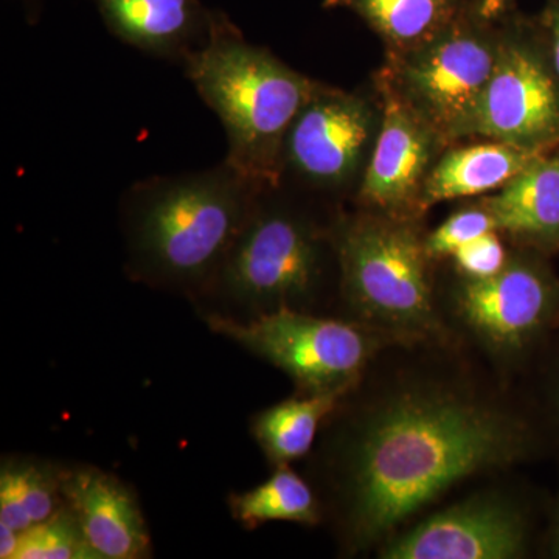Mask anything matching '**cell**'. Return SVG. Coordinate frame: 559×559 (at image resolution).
Listing matches in <instances>:
<instances>
[{
	"instance_id": "cb8c5ba5",
	"label": "cell",
	"mask_w": 559,
	"mask_h": 559,
	"mask_svg": "<svg viewBox=\"0 0 559 559\" xmlns=\"http://www.w3.org/2000/svg\"><path fill=\"white\" fill-rule=\"evenodd\" d=\"M510 250L502 240V234L491 230L463 245L447 261L450 270L462 277H491L506 266Z\"/></svg>"
},
{
	"instance_id": "d4e9b609",
	"label": "cell",
	"mask_w": 559,
	"mask_h": 559,
	"mask_svg": "<svg viewBox=\"0 0 559 559\" xmlns=\"http://www.w3.org/2000/svg\"><path fill=\"white\" fill-rule=\"evenodd\" d=\"M540 557L559 559V489L547 509V524L539 543Z\"/></svg>"
},
{
	"instance_id": "8992f818",
	"label": "cell",
	"mask_w": 559,
	"mask_h": 559,
	"mask_svg": "<svg viewBox=\"0 0 559 559\" xmlns=\"http://www.w3.org/2000/svg\"><path fill=\"white\" fill-rule=\"evenodd\" d=\"M439 308L452 340L518 384L558 330L559 277L544 253L513 246L491 277H439Z\"/></svg>"
},
{
	"instance_id": "5bb4252c",
	"label": "cell",
	"mask_w": 559,
	"mask_h": 559,
	"mask_svg": "<svg viewBox=\"0 0 559 559\" xmlns=\"http://www.w3.org/2000/svg\"><path fill=\"white\" fill-rule=\"evenodd\" d=\"M513 246L559 250V145L538 157L503 189L480 200Z\"/></svg>"
},
{
	"instance_id": "30bf717a",
	"label": "cell",
	"mask_w": 559,
	"mask_h": 559,
	"mask_svg": "<svg viewBox=\"0 0 559 559\" xmlns=\"http://www.w3.org/2000/svg\"><path fill=\"white\" fill-rule=\"evenodd\" d=\"M502 20L498 62L471 121L468 139L546 154L559 145V76L521 21Z\"/></svg>"
},
{
	"instance_id": "44dd1931",
	"label": "cell",
	"mask_w": 559,
	"mask_h": 559,
	"mask_svg": "<svg viewBox=\"0 0 559 559\" xmlns=\"http://www.w3.org/2000/svg\"><path fill=\"white\" fill-rule=\"evenodd\" d=\"M14 559H100L68 507L21 533Z\"/></svg>"
},
{
	"instance_id": "7a4b0ae2",
	"label": "cell",
	"mask_w": 559,
	"mask_h": 559,
	"mask_svg": "<svg viewBox=\"0 0 559 559\" xmlns=\"http://www.w3.org/2000/svg\"><path fill=\"white\" fill-rule=\"evenodd\" d=\"M260 193L227 162L139 182L124 201L132 274L165 288L205 293Z\"/></svg>"
},
{
	"instance_id": "ac0fdd59",
	"label": "cell",
	"mask_w": 559,
	"mask_h": 559,
	"mask_svg": "<svg viewBox=\"0 0 559 559\" xmlns=\"http://www.w3.org/2000/svg\"><path fill=\"white\" fill-rule=\"evenodd\" d=\"M341 399L337 395L296 393L259 412L250 429L267 462L275 468L310 455L323 425Z\"/></svg>"
},
{
	"instance_id": "484cf974",
	"label": "cell",
	"mask_w": 559,
	"mask_h": 559,
	"mask_svg": "<svg viewBox=\"0 0 559 559\" xmlns=\"http://www.w3.org/2000/svg\"><path fill=\"white\" fill-rule=\"evenodd\" d=\"M540 25L549 40L551 68L559 76V0H547L546 10L540 17Z\"/></svg>"
},
{
	"instance_id": "52a82bcc",
	"label": "cell",
	"mask_w": 559,
	"mask_h": 559,
	"mask_svg": "<svg viewBox=\"0 0 559 559\" xmlns=\"http://www.w3.org/2000/svg\"><path fill=\"white\" fill-rule=\"evenodd\" d=\"M502 20L489 21L469 0L447 31L417 49L388 55L377 90L399 98L448 146L468 139L471 121L498 62Z\"/></svg>"
},
{
	"instance_id": "6da1fadb",
	"label": "cell",
	"mask_w": 559,
	"mask_h": 559,
	"mask_svg": "<svg viewBox=\"0 0 559 559\" xmlns=\"http://www.w3.org/2000/svg\"><path fill=\"white\" fill-rule=\"evenodd\" d=\"M322 432L314 488L347 557L377 554L455 489L547 451L524 389L455 340L382 349Z\"/></svg>"
},
{
	"instance_id": "7402d4cb",
	"label": "cell",
	"mask_w": 559,
	"mask_h": 559,
	"mask_svg": "<svg viewBox=\"0 0 559 559\" xmlns=\"http://www.w3.org/2000/svg\"><path fill=\"white\" fill-rule=\"evenodd\" d=\"M528 378L535 380V385L524 390L525 395L535 412L546 450L554 451L559 459V326L525 380Z\"/></svg>"
},
{
	"instance_id": "8fae6325",
	"label": "cell",
	"mask_w": 559,
	"mask_h": 559,
	"mask_svg": "<svg viewBox=\"0 0 559 559\" xmlns=\"http://www.w3.org/2000/svg\"><path fill=\"white\" fill-rule=\"evenodd\" d=\"M380 124V100L319 83L286 134L283 173L316 189H347L362 176Z\"/></svg>"
},
{
	"instance_id": "603a6c76",
	"label": "cell",
	"mask_w": 559,
	"mask_h": 559,
	"mask_svg": "<svg viewBox=\"0 0 559 559\" xmlns=\"http://www.w3.org/2000/svg\"><path fill=\"white\" fill-rule=\"evenodd\" d=\"M498 230L496 221L481 202L457 210L439 227L426 234V246L437 263H443L466 242Z\"/></svg>"
},
{
	"instance_id": "3957f363",
	"label": "cell",
	"mask_w": 559,
	"mask_h": 559,
	"mask_svg": "<svg viewBox=\"0 0 559 559\" xmlns=\"http://www.w3.org/2000/svg\"><path fill=\"white\" fill-rule=\"evenodd\" d=\"M182 62L226 130L227 164L261 191L278 189L286 134L318 81L248 43L221 14H212L207 38Z\"/></svg>"
},
{
	"instance_id": "2e32d148",
	"label": "cell",
	"mask_w": 559,
	"mask_h": 559,
	"mask_svg": "<svg viewBox=\"0 0 559 559\" xmlns=\"http://www.w3.org/2000/svg\"><path fill=\"white\" fill-rule=\"evenodd\" d=\"M540 156L544 154L495 140L450 145L440 154L426 180L423 212L440 202L496 193Z\"/></svg>"
},
{
	"instance_id": "4fadbf2b",
	"label": "cell",
	"mask_w": 559,
	"mask_h": 559,
	"mask_svg": "<svg viewBox=\"0 0 559 559\" xmlns=\"http://www.w3.org/2000/svg\"><path fill=\"white\" fill-rule=\"evenodd\" d=\"M61 492L98 558L150 557L148 525L134 492L119 477L97 466L62 468Z\"/></svg>"
},
{
	"instance_id": "d6986e66",
	"label": "cell",
	"mask_w": 559,
	"mask_h": 559,
	"mask_svg": "<svg viewBox=\"0 0 559 559\" xmlns=\"http://www.w3.org/2000/svg\"><path fill=\"white\" fill-rule=\"evenodd\" d=\"M231 516L246 530L267 522H293L316 527L325 521L318 489L290 465L275 466L270 479L229 498Z\"/></svg>"
},
{
	"instance_id": "ffe728a7",
	"label": "cell",
	"mask_w": 559,
	"mask_h": 559,
	"mask_svg": "<svg viewBox=\"0 0 559 559\" xmlns=\"http://www.w3.org/2000/svg\"><path fill=\"white\" fill-rule=\"evenodd\" d=\"M61 466L32 459H9L0 468V525L25 532L66 506Z\"/></svg>"
},
{
	"instance_id": "e0dca14e",
	"label": "cell",
	"mask_w": 559,
	"mask_h": 559,
	"mask_svg": "<svg viewBox=\"0 0 559 559\" xmlns=\"http://www.w3.org/2000/svg\"><path fill=\"white\" fill-rule=\"evenodd\" d=\"M469 0H322L325 9L352 11L380 36L388 55L429 43L457 20Z\"/></svg>"
},
{
	"instance_id": "4316f807",
	"label": "cell",
	"mask_w": 559,
	"mask_h": 559,
	"mask_svg": "<svg viewBox=\"0 0 559 559\" xmlns=\"http://www.w3.org/2000/svg\"><path fill=\"white\" fill-rule=\"evenodd\" d=\"M516 0H477V10L485 20L496 21L510 13Z\"/></svg>"
},
{
	"instance_id": "5b68a950",
	"label": "cell",
	"mask_w": 559,
	"mask_h": 559,
	"mask_svg": "<svg viewBox=\"0 0 559 559\" xmlns=\"http://www.w3.org/2000/svg\"><path fill=\"white\" fill-rule=\"evenodd\" d=\"M261 191L241 234L205 293L240 319L280 310L330 314L340 304V271L331 226Z\"/></svg>"
},
{
	"instance_id": "9c48e42d",
	"label": "cell",
	"mask_w": 559,
	"mask_h": 559,
	"mask_svg": "<svg viewBox=\"0 0 559 559\" xmlns=\"http://www.w3.org/2000/svg\"><path fill=\"white\" fill-rule=\"evenodd\" d=\"M539 507L530 489L492 481L436 507L392 536L380 559H527L539 554Z\"/></svg>"
},
{
	"instance_id": "9a60e30c",
	"label": "cell",
	"mask_w": 559,
	"mask_h": 559,
	"mask_svg": "<svg viewBox=\"0 0 559 559\" xmlns=\"http://www.w3.org/2000/svg\"><path fill=\"white\" fill-rule=\"evenodd\" d=\"M109 31L139 50L183 60L209 35L212 14L198 0H95Z\"/></svg>"
},
{
	"instance_id": "277c9868",
	"label": "cell",
	"mask_w": 559,
	"mask_h": 559,
	"mask_svg": "<svg viewBox=\"0 0 559 559\" xmlns=\"http://www.w3.org/2000/svg\"><path fill=\"white\" fill-rule=\"evenodd\" d=\"M419 219L360 209L331 224L337 316L393 342L452 340L439 308V274Z\"/></svg>"
},
{
	"instance_id": "ba28073f",
	"label": "cell",
	"mask_w": 559,
	"mask_h": 559,
	"mask_svg": "<svg viewBox=\"0 0 559 559\" xmlns=\"http://www.w3.org/2000/svg\"><path fill=\"white\" fill-rule=\"evenodd\" d=\"M209 329L277 367L299 395L344 396L392 344L380 331L337 314L280 310L240 319L210 312Z\"/></svg>"
},
{
	"instance_id": "83f0119b",
	"label": "cell",
	"mask_w": 559,
	"mask_h": 559,
	"mask_svg": "<svg viewBox=\"0 0 559 559\" xmlns=\"http://www.w3.org/2000/svg\"><path fill=\"white\" fill-rule=\"evenodd\" d=\"M21 532L0 525V558L14 559L20 549Z\"/></svg>"
},
{
	"instance_id": "7c38bea8",
	"label": "cell",
	"mask_w": 559,
	"mask_h": 559,
	"mask_svg": "<svg viewBox=\"0 0 559 559\" xmlns=\"http://www.w3.org/2000/svg\"><path fill=\"white\" fill-rule=\"evenodd\" d=\"M377 92L380 131L360 176L356 200L364 210L421 219L423 189L448 145L399 98L385 91Z\"/></svg>"
}]
</instances>
